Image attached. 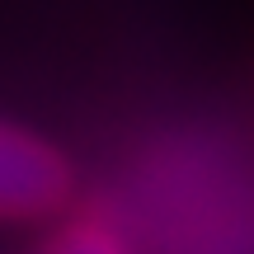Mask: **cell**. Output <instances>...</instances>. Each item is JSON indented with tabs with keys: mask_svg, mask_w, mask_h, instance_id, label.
Here are the masks:
<instances>
[{
	"mask_svg": "<svg viewBox=\"0 0 254 254\" xmlns=\"http://www.w3.org/2000/svg\"><path fill=\"white\" fill-rule=\"evenodd\" d=\"M71 160L47 136L0 118V221H38L66 207Z\"/></svg>",
	"mask_w": 254,
	"mask_h": 254,
	"instance_id": "6da1fadb",
	"label": "cell"
},
{
	"mask_svg": "<svg viewBox=\"0 0 254 254\" xmlns=\"http://www.w3.org/2000/svg\"><path fill=\"white\" fill-rule=\"evenodd\" d=\"M43 254H132L127 240L118 236V226L104 217H80L71 226H62L52 240H47Z\"/></svg>",
	"mask_w": 254,
	"mask_h": 254,
	"instance_id": "7a4b0ae2",
	"label": "cell"
}]
</instances>
